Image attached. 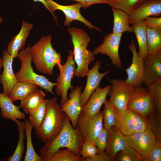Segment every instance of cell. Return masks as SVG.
I'll use <instances>...</instances> for the list:
<instances>
[{
	"mask_svg": "<svg viewBox=\"0 0 161 161\" xmlns=\"http://www.w3.org/2000/svg\"><path fill=\"white\" fill-rule=\"evenodd\" d=\"M114 21L112 32L122 33L128 32H133L129 21L128 14L120 10L112 7Z\"/></svg>",
	"mask_w": 161,
	"mask_h": 161,
	"instance_id": "obj_25",
	"label": "cell"
},
{
	"mask_svg": "<svg viewBox=\"0 0 161 161\" xmlns=\"http://www.w3.org/2000/svg\"><path fill=\"white\" fill-rule=\"evenodd\" d=\"M19 106L15 105L10 97L3 93L0 92L1 115L7 120L16 123L18 120L24 119L26 116L21 111Z\"/></svg>",
	"mask_w": 161,
	"mask_h": 161,
	"instance_id": "obj_23",
	"label": "cell"
},
{
	"mask_svg": "<svg viewBox=\"0 0 161 161\" xmlns=\"http://www.w3.org/2000/svg\"><path fill=\"white\" fill-rule=\"evenodd\" d=\"M81 86H78L71 90L69 95V99L61 106V110L69 117L72 125L75 128L81 114L82 106L80 101Z\"/></svg>",
	"mask_w": 161,
	"mask_h": 161,
	"instance_id": "obj_18",
	"label": "cell"
},
{
	"mask_svg": "<svg viewBox=\"0 0 161 161\" xmlns=\"http://www.w3.org/2000/svg\"><path fill=\"white\" fill-rule=\"evenodd\" d=\"M126 137L130 146L138 152L144 159L156 140V137L151 127Z\"/></svg>",
	"mask_w": 161,
	"mask_h": 161,
	"instance_id": "obj_14",
	"label": "cell"
},
{
	"mask_svg": "<svg viewBox=\"0 0 161 161\" xmlns=\"http://www.w3.org/2000/svg\"><path fill=\"white\" fill-rule=\"evenodd\" d=\"M16 123L19 132L18 141L13 154L8 158V161H22L24 152V140L26 136L24 133V123L19 120L16 121Z\"/></svg>",
	"mask_w": 161,
	"mask_h": 161,
	"instance_id": "obj_30",
	"label": "cell"
},
{
	"mask_svg": "<svg viewBox=\"0 0 161 161\" xmlns=\"http://www.w3.org/2000/svg\"><path fill=\"white\" fill-rule=\"evenodd\" d=\"M147 47L148 54H155L161 50V29L147 27Z\"/></svg>",
	"mask_w": 161,
	"mask_h": 161,
	"instance_id": "obj_29",
	"label": "cell"
},
{
	"mask_svg": "<svg viewBox=\"0 0 161 161\" xmlns=\"http://www.w3.org/2000/svg\"><path fill=\"white\" fill-rule=\"evenodd\" d=\"M67 30L71 36L74 47V60L77 66L74 75L77 77H84L89 70V64L95 59L92 52L87 49L90 38L84 30L80 28H68Z\"/></svg>",
	"mask_w": 161,
	"mask_h": 161,
	"instance_id": "obj_3",
	"label": "cell"
},
{
	"mask_svg": "<svg viewBox=\"0 0 161 161\" xmlns=\"http://www.w3.org/2000/svg\"><path fill=\"white\" fill-rule=\"evenodd\" d=\"M129 48L132 54V62L131 65L125 69L127 77L126 80L130 85L135 87L142 86L143 77V59L137 52L135 41H132Z\"/></svg>",
	"mask_w": 161,
	"mask_h": 161,
	"instance_id": "obj_13",
	"label": "cell"
},
{
	"mask_svg": "<svg viewBox=\"0 0 161 161\" xmlns=\"http://www.w3.org/2000/svg\"><path fill=\"white\" fill-rule=\"evenodd\" d=\"M24 131L26 137V151L24 161H42L40 155L35 152L32 139V131L33 126L29 119L25 120Z\"/></svg>",
	"mask_w": 161,
	"mask_h": 161,
	"instance_id": "obj_28",
	"label": "cell"
},
{
	"mask_svg": "<svg viewBox=\"0 0 161 161\" xmlns=\"http://www.w3.org/2000/svg\"><path fill=\"white\" fill-rule=\"evenodd\" d=\"M104 108L102 112L104 127L108 130L117 125L115 109L106 99L104 103Z\"/></svg>",
	"mask_w": 161,
	"mask_h": 161,
	"instance_id": "obj_34",
	"label": "cell"
},
{
	"mask_svg": "<svg viewBox=\"0 0 161 161\" xmlns=\"http://www.w3.org/2000/svg\"><path fill=\"white\" fill-rule=\"evenodd\" d=\"M84 159V161H112L110 157L105 151L99 153L91 157H87Z\"/></svg>",
	"mask_w": 161,
	"mask_h": 161,
	"instance_id": "obj_41",
	"label": "cell"
},
{
	"mask_svg": "<svg viewBox=\"0 0 161 161\" xmlns=\"http://www.w3.org/2000/svg\"><path fill=\"white\" fill-rule=\"evenodd\" d=\"M151 0V1H161V0Z\"/></svg>",
	"mask_w": 161,
	"mask_h": 161,
	"instance_id": "obj_46",
	"label": "cell"
},
{
	"mask_svg": "<svg viewBox=\"0 0 161 161\" xmlns=\"http://www.w3.org/2000/svg\"><path fill=\"white\" fill-rule=\"evenodd\" d=\"M111 86L108 95V101L117 111H121L127 108L129 99L134 87L127 84L125 80L113 78L110 81Z\"/></svg>",
	"mask_w": 161,
	"mask_h": 161,
	"instance_id": "obj_10",
	"label": "cell"
},
{
	"mask_svg": "<svg viewBox=\"0 0 161 161\" xmlns=\"http://www.w3.org/2000/svg\"><path fill=\"white\" fill-rule=\"evenodd\" d=\"M58 66L60 73L57 77L55 89L56 94L61 97L60 105L61 106L69 100L68 90L69 89L72 90L74 88L71 85V82L76 68L72 50L69 51L67 59L64 64Z\"/></svg>",
	"mask_w": 161,
	"mask_h": 161,
	"instance_id": "obj_8",
	"label": "cell"
},
{
	"mask_svg": "<svg viewBox=\"0 0 161 161\" xmlns=\"http://www.w3.org/2000/svg\"><path fill=\"white\" fill-rule=\"evenodd\" d=\"M45 96L46 94L43 91L37 89L21 101L19 106L23 109L24 112L29 114L42 103Z\"/></svg>",
	"mask_w": 161,
	"mask_h": 161,
	"instance_id": "obj_26",
	"label": "cell"
},
{
	"mask_svg": "<svg viewBox=\"0 0 161 161\" xmlns=\"http://www.w3.org/2000/svg\"><path fill=\"white\" fill-rule=\"evenodd\" d=\"M103 112L100 110L93 116L80 114L77 125L83 143L90 142L95 145L96 139L103 127Z\"/></svg>",
	"mask_w": 161,
	"mask_h": 161,
	"instance_id": "obj_9",
	"label": "cell"
},
{
	"mask_svg": "<svg viewBox=\"0 0 161 161\" xmlns=\"http://www.w3.org/2000/svg\"><path fill=\"white\" fill-rule=\"evenodd\" d=\"M101 64L100 61H97L87 73L86 75L87 78L86 84L80 96L82 107L87 103L92 93L99 86L100 82L103 77L111 71L107 70L104 72L100 73L99 69L100 68Z\"/></svg>",
	"mask_w": 161,
	"mask_h": 161,
	"instance_id": "obj_16",
	"label": "cell"
},
{
	"mask_svg": "<svg viewBox=\"0 0 161 161\" xmlns=\"http://www.w3.org/2000/svg\"><path fill=\"white\" fill-rule=\"evenodd\" d=\"M108 130L104 127L96 139L95 145L99 153L105 151L107 145Z\"/></svg>",
	"mask_w": 161,
	"mask_h": 161,
	"instance_id": "obj_38",
	"label": "cell"
},
{
	"mask_svg": "<svg viewBox=\"0 0 161 161\" xmlns=\"http://www.w3.org/2000/svg\"><path fill=\"white\" fill-rule=\"evenodd\" d=\"M83 143L78 126L77 125L74 128L66 114L62 129L55 137L44 143L40 149V155L42 161H44L59 149L65 148L72 150L78 156H82L81 151Z\"/></svg>",
	"mask_w": 161,
	"mask_h": 161,
	"instance_id": "obj_1",
	"label": "cell"
},
{
	"mask_svg": "<svg viewBox=\"0 0 161 161\" xmlns=\"http://www.w3.org/2000/svg\"><path fill=\"white\" fill-rule=\"evenodd\" d=\"M55 97L47 99L44 117L39 128L35 130L38 138L44 143L57 135L62 129L66 114L61 109Z\"/></svg>",
	"mask_w": 161,
	"mask_h": 161,
	"instance_id": "obj_4",
	"label": "cell"
},
{
	"mask_svg": "<svg viewBox=\"0 0 161 161\" xmlns=\"http://www.w3.org/2000/svg\"><path fill=\"white\" fill-rule=\"evenodd\" d=\"M143 84L146 86L161 80V50L155 54H148L143 59Z\"/></svg>",
	"mask_w": 161,
	"mask_h": 161,
	"instance_id": "obj_15",
	"label": "cell"
},
{
	"mask_svg": "<svg viewBox=\"0 0 161 161\" xmlns=\"http://www.w3.org/2000/svg\"><path fill=\"white\" fill-rule=\"evenodd\" d=\"M116 127L124 135H131L151 127L150 122L137 112L128 108L121 111L115 109Z\"/></svg>",
	"mask_w": 161,
	"mask_h": 161,
	"instance_id": "obj_6",
	"label": "cell"
},
{
	"mask_svg": "<svg viewBox=\"0 0 161 161\" xmlns=\"http://www.w3.org/2000/svg\"><path fill=\"white\" fill-rule=\"evenodd\" d=\"M52 37L50 35L43 36L30 48L32 61L39 72L52 76L56 65H61V53L53 48Z\"/></svg>",
	"mask_w": 161,
	"mask_h": 161,
	"instance_id": "obj_2",
	"label": "cell"
},
{
	"mask_svg": "<svg viewBox=\"0 0 161 161\" xmlns=\"http://www.w3.org/2000/svg\"><path fill=\"white\" fill-rule=\"evenodd\" d=\"M78 1L81 5L82 7L86 8L93 4H107L106 0H72Z\"/></svg>",
	"mask_w": 161,
	"mask_h": 161,
	"instance_id": "obj_42",
	"label": "cell"
},
{
	"mask_svg": "<svg viewBox=\"0 0 161 161\" xmlns=\"http://www.w3.org/2000/svg\"><path fill=\"white\" fill-rule=\"evenodd\" d=\"M111 86V85H108L104 88L99 86L91 94L87 103L82 107L81 114L93 116L98 113L106 100Z\"/></svg>",
	"mask_w": 161,
	"mask_h": 161,
	"instance_id": "obj_21",
	"label": "cell"
},
{
	"mask_svg": "<svg viewBox=\"0 0 161 161\" xmlns=\"http://www.w3.org/2000/svg\"><path fill=\"white\" fill-rule=\"evenodd\" d=\"M52 14L54 19L58 24L57 17L54 13L57 10L62 11L64 13L65 19L64 21V26L69 27L72 22L77 20L81 22L91 30L95 29L100 32L101 29L93 25L86 19L81 14L80 9L81 4L78 2L69 5H63L58 4L52 0H45Z\"/></svg>",
	"mask_w": 161,
	"mask_h": 161,
	"instance_id": "obj_11",
	"label": "cell"
},
{
	"mask_svg": "<svg viewBox=\"0 0 161 161\" xmlns=\"http://www.w3.org/2000/svg\"><path fill=\"white\" fill-rule=\"evenodd\" d=\"M161 14V1L145 0L140 6L128 14L130 24L143 20L148 17L159 16Z\"/></svg>",
	"mask_w": 161,
	"mask_h": 161,
	"instance_id": "obj_17",
	"label": "cell"
},
{
	"mask_svg": "<svg viewBox=\"0 0 161 161\" xmlns=\"http://www.w3.org/2000/svg\"><path fill=\"white\" fill-rule=\"evenodd\" d=\"M33 25L22 20L21 29L8 44L7 50L13 58L17 57L19 51L24 47L27 39Z\"/></svg>",
	"mask_w": 161,
	"mask_h": 161,
	"instance_id": "obj_22",
	"label": "cell"
},
{
	"mask_svg": "<svg viewBox=\"0 0 161 161\" xmlns=\"http://www.w3.org/2000/svg\"><path fill=\"white\" fill-rule=\"evenodd\" d=\"M3 20L2 18L0 16V24L2 23Z\"/></svg>",
	"mask_w": 161,
	"mask_h": 161,
	"instance_id": "obj_45",
	"label": "cell"
},
{
	"mask_svg": "<svg viewBox=\"0 0 161 161\" xmlns=\"http://www.w3.org/2000/svg\"><path fill=\"white\" fill-rule=\"evenodd\" d=\"M147 27L161 29V18L149 16L144 20Z\"/></svg>",
	"mask_w": 161,
	"mask_h": 161,
	"instance_id": "obj_40",
	"label": "cell"
},
{
	"mask_svg": "<svg viewBox=\"0 0 161 161\" xmlns=\"http://www.w3.org/2000/svg\"><path fill=\"white\" fill-rule=\"evenodd\" d=\"M47 107V99H44L42 103L28 114L29 120L33 128L38 129L41 125L45 116Z\"/></svg>",
	"mask_w": 161,
	"mask_h": 161,
	"instance_id": "obj_33",
	"label": "cell"
},
{
	"mask_svg": "<svg viewBox=\"0 0 161 161\" xmlns=\"http://www.w3.org/2000/svg\"><path fill=\"white\" fill-rule=\"evenodd\" d=\"M126 136L123 134L117 127H112L108 130L106 153L114 161L117 154L129 146Z\"/></svg>",
	"mask_w": 161,
	"mask_h": 161,
	"instance_id": "obj_20",
	"label": "cell"
},
{
	"mask_svg": "<svg viewBox=\"0 0 161 161\" xmlns=\"http://www.w3.org/2000/svg\"><path fill=\"white\" fill-rule=\"evenodd\" d=\"M31 46L22 48L17 57L21 61L19 71L15 73L17 82H28L35 83L47 92L54 94L53 88L56 83L50 82L46 77L35 73L32 66Z\"/></svg>",
	"mask_w": 161,
	"mask_h": 161,
	"instance_id": "obj_5",
	"label": "cell"
},
{
	"mask_svg": "<svg viewBox=\"0 0 161 161\" xmlns=\"http://www.w3.org/2000/svg\"><path fill=\"white\" fill-rule=\"evenodd\" d=\"M145 0H106L107 4L112 7L125 12L128 14L140 6Z\"/></svg>",
	"mask_w": 161,
	"mask_h": 161,
	"instance_id": "obj_32",
	"label": "cell"
},
{
	"mask_svg": "<svg viewBox=\"0 0 161 161\" xmlns=\"http://www.w3.org/2000/svg\"><path fill=\"white\" fill-rule=\"evenodd\" d=\"M161 161V141L159 137V139L156 138L155 144L146 154L144 161Z\"/></svg>",
	"mask_w": 161,
	"mask_h": 161,
	"instance_id": "obj_37",
	"label": "cell"
},
{
	"mask_svg": "<svg viewBox=\"0 0 161 161\" xmlns=\"http://www.w3.org/2000/svg\"><path fill=\"white\" fill-rule=\"evenodd\" d=\"M153 96L159 120L161 116V80H158L146 86Z\"/></svg>",
	"mask_w": 161,
	"mask_h": 161,
	"instance_id": "obj_35",
	"label": "cell"
},
{
	"mask_svg": "<svg viewBox=\"0 0 161 161\" xmlns=\"http://www.w3.org/2000/svg\"><path fill=\"white\" fill-rule=\"evenodd\" d=\"M84 161L82 156L77 155L68 148L59 149L44 161Z\"/></svg>",
	"mask_w": 161,
	"mask_h": 161,
	"instance_id": "obj_31",
	"label": "cell"
},
{
	"mask_svg": "<svg viewBox=\"0 0 161 161\" xmlns=\"http://www.w3.org/2000/svg\"><path fill=\"white\" fill-rule=\"evenodd\" d=\"M38 87L36 84L32 83L17 82L13 88L10 97L13 102L21 101Z\"/></svg>",
	"mask_w": 161,
	"mask_h": 161,
	"instance_id": "obj_27",
	"label": "cell"
},
{
	"mask_svg": "<svg viewBox=\"0 0 161 161\" xmlns=\"http://www.w3.org/2000/svg\"><path fill=\"white\" fill-rule=\"evenodd\" d=\"M127 107L148 119V117L154 112L155 106L151 93L147 86L134 88Z\"/></svg>",
	"mask_w": 161,
	"mask_h": 161,
	"instance_id": "obj_7",
	"label": "cell"
},
{
	"mask_svg": "<svg viewBox=\"0 0 161 161\" xmlns=\"http://www.w3.org/2000/svg\"><path fill=\"white\" fill-rule=\"evenodd\" d=\"M2 66V60L0 58V70L1 67Z\"/></svg>",
	"mask_w": 161,
	"mask_h": 161,
	"instance_id": "obj_44",
	"label": "cell"
},
{
	"mask_svg": "<svg viewBox=\"0 0 161 161\" xmlns=\"http://www.w3.org/2000/svg\"><path fill=\"white\" fill-rule=\"evenodd\" d=\"M122 33L111 32L105 36L103 43L96 47L92 52L94 55L100 54L107 55L111 59L112 64L122 68V63L119 55V48Z\"/></svg>",
	"mask_w": 161,
	"mask_h": 161,
	"instance_id": "obj_12",
	"label": "cell"
},
{
	"mask_svg": "<svg viewBox=\"0 0 161 161\" xmlns=\"http://www.w3.org/2000/svg\"><path fill=\"white\" fill-rule=\"evenodd\" d=\"M99 153L95 145L90 142L83 143L81 151V155L83 158L92 157Z\"/></svg>",
	"mask_w": 161,
	"mask_h": 161,
	"instance_id": "obj_39",
	"label": "cell"
},
{
	"mask_svg": "<svg viewBox=\"0 0 161 161\" xmlns=\"http://www.w3.org/2000/svg\"><path fill=\"white\" fill-rule=\"evenodd\" d=\"M13 59L7 50L3 51V69L0 75V82L2 85L3 93L9 97L14 86L17 82L12 67Z\"/></svg>",
	"mask_w": 161,
	"mask_h": 161,
	"instance_id": "obj_19",
	"label": "cell"
},
{
	"mask_svg": "<svg viewBox=\"0 0 161 161\" xmlns=\"http://www.w3.org/2000/svg\"><path fill=\"white\" fill-rule=\"evenodd\" d=\"M136 35L139 48L138 53L143 59L148 54L147 47V27L144 20L139 21L131 26Z\"/></svg>",
	"mask_w": 161,
	"mask_h": 161,
	"instance_id": "obj_24",
	"label": "cell"
},
{
	"mask_svg": "<svg viewBox=\"0 0 161 161\" xmlns=\"http://www.w3.org/2000/svg\"><path fill=\"white\" fill-rule=\"evenodd\" d=\"M33 0L35 2L39 1V2H40L44 4L45 7L46 8V9H47L50 12V13H51V14L52 15V12L51 11L49 7H48V4L47 3V2H46L45 0Z\"/></svg>",
	"mask_w": 161,
	"mask_h": 161,
	"instance_id": "obj_43",
	"label": "cell"
},
{
	"mask_svg": "<svg viewBox=\"0 0 161 161\" xmlns=\"http://www.w3.org/2000/svg\"><path fill=\"white\" fill-rule=\"evenodd\" d=\"M118 161H144L143 157L135 150L128 147L121 151Z\"/></svg>",
	"mask_w": 161,
	"mask_h": 161,
	"instance_id": "obj_36",
	"label": "cell"
}]
</instances>
